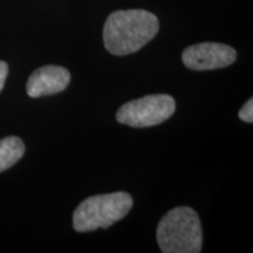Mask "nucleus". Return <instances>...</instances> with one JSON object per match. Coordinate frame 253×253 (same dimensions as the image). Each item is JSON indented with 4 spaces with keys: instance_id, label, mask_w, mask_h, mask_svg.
<instances>
[{
    "instance_id": "1",
    "label": "nucleus",
    "mask_w": 253,
    "mask_h": 253,
    "mask_svg": "<svg viewBox=\"0 0 253 253\" xmlns=\"http://www.w3.org/2000/svg\"><path fill=\"white\" fill-rule=\"evenodd\" d=\"M158 30V19L151 12L145 9L115 11L104 24V47L114 55L131 54L153 40Z\"/></svg>"
},
{
    "instance_id": "2",
    "label": "nucleus",
    "mask_w": 253,
    "mask_h": 253,
    "mask_svg": "<svg viewBox=\"0 0 253 253\" xmlns=\"http://www.w3.org/2000/svg\"><path fill=\"white\" fill-rule=\"evenodd\" d=\"M157 242L163 253H198L203 233L194 209L178 207L164 214L157 226Z\"/></svg>"
},
{
    "instance_id": "3",
    "label": "nucleus",
    "mask_w": 253,
    "mask_h": 253,
    "mask_svg": "<svg viewBox=\"0 0 253 253\" xmlns=\"http://www.w3.org/2000/svg\"><path fill=\"white\" fill-rule=\"evenodd\" d=\"M132 208V197L126 192L91 196L75 209L73 227L77 232L107 229L125 218Z\"/></svg>"
},
{
    "instance_id": "4",
    "label": "nucleus",
    "mask_w": 253,
    "mask_h": 253,
    "mask_svg": "<svg viewBox=\"0 0 253 253\" xmlns=\"http://www.w3.org/2000/svg\"><path fill=\"white\" fill-rule=\"evenodd\" d=\"M175 110L176 102L170 95H147L123 104L116 113V120L134 128H147L167 121Z\"/></svg>"
},
{
    "instance_id": "5",
    "label": "nucleus",
    "mask_w": 253,
    "mask_h": 253,
    "mask_svg": "<svg viewBox=\"0 0 253 253\" xmlns=\"http://www.w3.org/2000/svg\"><path fill=\"white\" fill-rule=\"evenodd\" d=\"M237 52L231 46L218 42H202L189 46L182 53V60L192 71H212L227 67L236 61Z\"/></svg>"
},
{
    "instance_id": "6",
    "label": "nucleus",
    "mask_w": 253,
    "mask_h": 253,
    "mask_svg": "<svg viewBox=\"0 0 253 253\" xmlns=\"http://www.w3.org/2000/svg\"><path fill=\"white\" fill-rule=\"evenodd\" d=\"M71 81V74L61 66H43L31 74L27 81L28 96L40 97L65 90Z\"/></svg>"
},
{
    "instance_id": "7",
    "label": "nucleus",
    "mask_w": 253,
    "mask_h": 253,
    "mask_svg": "<svg viewBox=\"0 0 253 253\" xmlns=\"http://www.w3.org/2000/svg\"><path fill=\"white\" fill-rule=\"evenodd\" d=\"M24 154L25 145L21 138L8 136L0 140V172L13 167Z\"/></svg>"
},
{
    "instance_id": "8",
    "label": "nucleus",
    "mask_w": 253,
    "mask_h": 253,
    "mask_svg": "<svg viewBox=\"0 0 253 253\" xmlns=\"http://www.w3.org/2000/svg\"><path fill=\"white\" fill-rule=\"evenodd\" d=\"M238 116L242 121L248 122V123L253 122V100L252 99L246 101L244 106H243V108L239 110Z\"/></svg>"
},
{
    "instance_id": "9",
    "label": "nucleus",
    "mask_w": 253,
    "mask_h": 253,
    "mask_svg": "<svg viewBox=\"0 0 253 253\" xmlns=\"http://www.w3.org/2000/svg\"><path fill=\"white\" fill-rule=\"evenodd\" d=\"M8 74V66L5 61H0V91L4 88L6 78Z\"/></svg>"
}]
</instances>
